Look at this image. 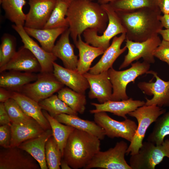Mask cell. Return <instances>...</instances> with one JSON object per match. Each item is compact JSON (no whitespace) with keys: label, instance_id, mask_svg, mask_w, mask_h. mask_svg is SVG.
I'll use <instances>...</instances> for the list:
<instances>
[{"label":"cell","instance_id":"6da1fadb","mask_svg":"<svg viewBox=\"0 0 169 169\" xmlns=\"http://www.w3.org/2000/svg\"><path fill=\"white\" fill-rule=\"evenodd\" d=\"M70 36L75 44L78 37L88 28L102 33L108 22L107 15L98 3L90 0H73L66 15Z\"/></svg>","mask_w":169,"mask_h":169},{"label":"cell","instance_id":"7a4b0ae2","mask_svg":"<svg viewBox=\"0 0 169 169\" xmlns=\"http://www.w3.org/2000/svg\"><path fill=\"white\" fill-rule=\"evenodd\" d=\"M116 12L126 30V39L144 41L158 34L159 31L163 29L159 19L161 12L158 7Z\"/></svg>","mask_w":169,"mask_h":169},{"label":"cell","instance_id":"3957f363","mask_svg":"<svg viewBox=\"0 0 169 169\" xmlns=\"http://www.w3.org/2000/svg\"><path fill=\"white\" fill-rule=\"evenodd\" d=\"M100 140L93 135L75 129L68 139L63 158L72 168H84L100 151Z\"/></svg>","mask_w":169,"mask_h":169},{"label":"cell","instance_id":"277c9868","mask_svg":"<svg viewBox=\"0 0 169 169\" xmlns=\"http://www.w3.org/2000/svg\"><path fill=\"white\" fill-rule=\"evenodd\" d=\"M166 112L165 109L155 105H144L128 114L129 116L136 119L138 125L136 132L126 151V155H132L138 152L149 127Z\"/></svg>","mask_w":169,"mask_h":169},{"label":"cell","instance_id":"5b68a950","mask_svg":"<svg viewBox=\"0 0 169 169\" xmlns=\"http://www.w3.org/2000/svg\"><path fill=\"white\" fill-rule=\"evenodd\" d=\"M129 68L122 71H117L112 67L108 70L109 78L112 85L111 100H126L129 97L126 93L128 84L134 82L139 76L146 74L150 64L144 61H137L131 64Z\"/></svg>","mask_w":169,"mask_h":169},{"label":"cell","instance_id":"8992f818","mask_svg":"<svg viewBox=\"0 0 169 169\" xmlns=\"http://www.w3.org/2000/svg\"><path fill=\"white\" fill-rule=\"evenodd\" d=\"M107 13L108 22L107 27L102 35L92 28L85 30L83 33L84 41L91 45L101 48L105 50L110 45L112 38L119 34L126 33L117 12L109 3L101 5Z\"/></svg>","mask_w":169,"mask_h":169},{"label":"cell","instance_id":"52a82bcc","mask_svg":"<svg viewBox=\"0 0 169 169\" xmlns=\"http://www.w3.org/2000/svg\"><path fill=\"white\" fill-rule=\"evenodd\" d=\"M165 157L169 159V139L159 145L147 141L137 154L131 155L129 165L132 169H154Z\"/></svg>","mask_w":169,"mask_h":169},{"label":"cell","instance_id":"ba28073f","mask_svg":"<svg viewBox=\"0 0 169 169\" xmlns=\"http://www.w3.org/2000/svg\"><path fill=\"white\" fill-rule=\"evenodd\" d=\"M128 147L125 142L121 141L106 151H100L84 169H132L125 159Z\"/></svg>","mask_w":169,"mask_h":169},{"label":"cell","instance_id":"9c48e42d","mask_svg":"<svg viewBox=\"0 0 169 169\" xmlns=\"http://www.w3.org/2000/svg\"><path fill=\"white\" fill-rule=\"evenodd\" d=\"M64 85L53 72H40L36 80L25 85L18 92L39 102L58 92Z\"/></svg>","mask_w":169,"mask_h":169},{"label":"cell","instance_id":"30bf717a","mask_svg":"<svg viewBox=\"0 0 169 169\" xmlns=\"http://www.w3.org/2000/svg\"><path fill=\"white\" fill-rule=\"evenodd\" d=\"M94 121L104 130L105 135L111 138L120 137L131 142L137 125L134 121L125 119L120 121L110 117L105 112L94 114Z\"/></svg>","mask_w":169,"mask_h":169},{"label":"cell","instance_id":"8fae6325","mask_svg":"<svg viewBox=\"0 0 169 169\" xmlns=\"http://www.w3.org/2000/svg\"><path fill=\"white\" fill-rule=\"evenodd\" d=\"M125 42L128 52L125 56L124 60L119 67V69L126 68L134 61L141 58L150 64L155 62L153 53L161 42L158 34L141 42H135L127 39H126Z\"/></svg>","mask_w":169,"mask_h":169},{"label":"cell","instance_id":"7c38bea8","mask_svg":"<svg viewBox=\"0 0 169 169\" xmlns=\"http://www.w3.org/2000/svg\"><path fill=\"white\" fill-rule=\"evenodd\" d=\"M37 161L18 146L2 147L0 151V169H39Z\"/></svg>","mask_w":169,"mask_h":169},{"label":"cell","instance_id":"4fadbf2b","mask_svg":"<svg viewBox=\"0 0 169 169\" xmlns=\"http://www.w3.org/2000/svg\"><path fill=\"white\" fill-rule=\"evenodd\" d=\"M146 74L153 75L156 78L154 82H140L138 88L145 94L153 95L152 98H146L145 105H155L159 107L169 106V81H166L161 79L154 71L149 70Z\"/></svg>","mask_w":169,"mask_h":169},{"label":"cell","instance_id":"5bb4252c","mask_svg":"<svg viewBox=\"0 0 169 169\" xmlns=\"http://www.w3.org/2000/svg\"><path fill=\"white\" fill-rule=\"evenodd\" d=\"M57 0H28L30 9L24 27L42 29L48 21Z\"/></svg>","mask_w":169,"mask_h":169},{"label":"cell","instance_id":"9a60e30c","mask_svg":"<svg viewBox=\"0 0 169 169\" xmlns=\"http://www.w3.org/2000/svg\"><path fill=\"white\" fill-rule=\"evenodd\" d=\"M12 27L20 37L23 46L29 50L37 59L41 67V72L53 73V63L57 58L52 52H49L32 39L25 31L24 26L13 24Z\"/></svg>","mask_w":169,"mask_h":169},{"label":"cell","instance_id":"2e32d148","mask_svg":"<svg viewBox=\"0 0 169 169\" xmlns=\"http://www.w3.org/2000/svg\"><path fill=\"white\" fill-rule=\"evenodd\" d=\"M107 71L96 74L89 72L83 74L90 86L89 98L91 99H96L100 104L111 100L112 85Z\"/></svg>","mask_w":169,"mask_h":169},{"label":"cell","instance_id":"e0dca14e","mask_svg":"<svg viewBox=\"0 0 169 169\" xmlns=\"http://www.w3.org/2000/svg\"><path fill=\"white\" fill-rule=\"evenodd\" d=\"M41 69L37 59L29 50L22 46L6 64L0 67V72L12 70L34 73L40 72Z\"/></svg>","mask_w":169,"mask_h":169},{"label":"cell","instance_id":"ac0fdd59","mask_svg":"<svg viewBox=\"0 0 169 169\" xmlns=\"http://www.w3.org/2000/svg\"><path fill=\"white\" fill-rule=\"evenodd\" d=\"M126 38L125 33L121 34L119 37L115 36L113 38L111 44L105 51L100 60L90 68L89 72L93 74H98L107 71L112 67L115 60L127 49L126 46L121 48L122 43Z\"/></svg>","mask_w":169,"mask_h":169},{"label":"cell","instance_id":"d6986e66","mask_svg":"<svg viewBox=\"0 0 169 169\" xmlns=\"http://www.w3.org/2000/svg\"><path fill=\"white\" fill-rule=\"evenodd\" d=\"M145 103L144 101L134 100L132 98L120 101L110 100L101 104L91 103L95 109L90 110V112L94 114L100 112H109L125 119H127V114L144 105Z\"/></svg>","mask_w":169,"mask_h":169},{"label":"cell","instance_id":"ffe728a7","mask_svg":"<svg viewBox=\"0 0 169 169\" xmlns=\"http://www.w3.org/2000/svg\"><path fill=\"white\" fill-rule=\"evenodd\" d=\"M53 73L56 78L64 85L79 93L85 94L90 88L89 83L83 74L77 70L67 69L53 63Z\"/></svg>","mask_w":169,"mask_h":169},{"label":"cell","instance_id":"44dd1931","mask_svg":"<svg viewBox=\"0 0 169 169\" xmlns=\"http://www.w3.org/2000/svg\"><path fill=\"white\" fill-rule=\"evenodd\" d=\"M70 35L68 28L61 35L52 53L62 60L65 68L77 70L78 59V56L74 54L73 46L70 43Z\"/></svg>","mask_w":169,"mask_h":169},{"label":"cell","instance_id":"7402d4cb","mask_svg":"<svg viewBox=\"0 0 169 169\" xmlns=\"http://www.w3.org/2000/svg\"><path fill=\"white\" fill-rule=\"evenodd\" d=\"M52 136L51 129H47L40 136L27 140L18 146L30 155L38 163L40 169H48L45 147L47 141Z\"/></svg>","mask_w":169,"mask_h":169},{"label":"cell","instance_id":"603a6c76","mask_svg":"<svg viewBox=\"0 0 169 169\" xmlns=\"http://www.w3.org/2000/svg\"><path fill=\"white\" fill-rule=\"evenodd\" d=\"M12 98L28 116L35 120L45 130L51 129L49 123L42 112L38 102L19 92H12Z\"/></svg>","mask_w":169,"mask_h":169},{"label":"cell","instance_id":"cb8c5ba5","mask_svg":"<svg viewBox=\"0 0 169 169\" xmlns=\"http://www.w3.org/2000/svg\"><path fill=\"white\" fill-rule=\"evenodd\" d=\"M10 126L11 146H18L22 142L40 136L45 131L34 119L25 123H11Z\"/></svg>","mask_w":169,"mask_h":169},{"label":"cell","instance_id":"d4e9b609","mask_svg":"<svg viewBox=\"0 0 169 169\" xmlns=\"http://www.w3.org/2000/svg\"><path fill=\"white\" fill-rule=\"evenodd\" d=\"M60 122L71 126L75 129L93 135L100 140L106 136L104 129L95 121L82 119L77 115L61 114L53 117Z\"/></svg>","mask_w":169,"mask_h":169},{"label":"cell","instance_id":"484cf974","mask_svg":"<svg viewBox=\"0 0 169 169\" xmlns=\"http://www.w3.org/2000/svg\"><path fill=\"white\" fill-rule=\"evenodd\" d=\"M79 50L77 71L82 74L88 72L93 61L100 55L103 54L105 50L102 48L90 45L84 42L81 35L78 37L74 44Z\"/></svg>","mask_w":169,"mask_h":169},{"label":"cell","instance_id":"4316f807","mask_svg":"<svg viewBox=\"0 0 169 169\" xmlns=\"http://www.w3.org/2000/svg\"><path fill=\"white\" fill-rule=\"evenodd\" d=\"M9 71L1 73L0 87L13 91H18L24 85L35 81L38 78V74L33 73Z\"/></svg>","mask_w":169,"mask_h":169},{"label":"cell","instance_id":"83f0119b","mask_svg":"<svg viewBox=\"0 0 169 169\" xmlns=\"http://www.w3.org/2000/svg\"><path fill=\"white\" fill-rule=\"evenodd\" d=\"M24 28L28 35L37 39L41 47L49 52H52L56 39L67 28H60L53 29H35L24 27Z\"/></svg>","mask_w":169,"mask_h":169},{"label":"cell","instance_id":"f1b7e54d","mask_svg":"<svg viewBox=\"0 0 169 169\" xmlns=\"http://www.w3.org/2000/svg\"><path fill=\"white\" fill-rule=\"evenodd\" d=\"M42 112L49 123L53 136L60 149L63 156L64 150L69 137L75 128L60 122L45 110H43Z\"/></svg>","mask_w":169,"mask_h":169},{"label":"cell","instance_id":"f546056e","mask_svg":"<svg viewBox=\"0 0 169 169\" xmlns=\"http://www.w3.org/2000/svg\"><path fill=\"white\" fill-rule=\"evenodd\" d=\"M58 96L74 111L80 114L84 112L87 103L85 94L64 87L58 92Z\"/></svg>","mask_w":169,"mask_h":169},{"label":"cell","instance_id":"4dcf8cb0","mask_svg":"<svg viewBox=\"0 0 169 169\" xmlns=\"http://www.w3.org/2000/svg\"><path fill=\"white\" fill-rule=\"evenodd\" d=\"M1 4L7 19L16 25L24 26L26 14L23 8L25 0H3Z\"/></svg>","mask_w":169,"mask_h":169},{"label":"cell","instance_id":"1f68e13d","mask_svg":"<svg viewBox=\"0 0 169 169\" xmlns=\"http://www.w3.org/2000/svg\"><path fill=\"white\" fill-rule=\"evenodd\" d=\"M69 3L63 0H57L51 14L43 28H69L68 23L65 16Z\"/></svg>","mask_w":169,"mask_h":169},{"label":"cell","instance_id":"d6a6232c","mask_svg":"<svg viewBox=\"0 0 169 169\" xmlns=\"http://www.w3.org/2000/svg\"><path fill=\"white\" fill-rule=\"evenodd\" d=\"M38 104L42 110H46L53 117L61 114L75 115L78 114L60 99L58 95H53L39 102Z\"/></svg>","mask_w":169,"mask_h":169},{"label":"cell","instance_id":"836d02e7","mask_svg":"<svg viewBox=\"0 0 169 169\" xmlns=\"http://www.w3.org/2000/svg\"><path fill=\"white\" fill-rule=\"evenodd\" d=\"M169 135V111L158 117L155 122L152 132L149 134L147 140L156 145L161 144L164 138Z\"/></svg>","mask_w":169,"mask_h":169},{"label":"cell","instance_id":"e575fe53","mask_svg":"<svg viewBox=\"0 0 169 169\" xmlns=\"http://www.w3.org/2000/svg\"><path fill=\"white\" fill-rule=\"evenodd\" d=\"M157 0H117L109 3L115 11L124 12L144 7H158Z\"/></svg>","mask_w":169,"mask_h":169},{"label":"cell","instance_id":"d590c367","mask_svg":"<svg viewBox=\"0 0 169 169\" xmlns=\"http://www.w3.org/2000/svg\"><path fill=\"white\" fill-rule=\"evenodd\" d=\"M45 159L49 169H60L63 155L54 137L47 141L45 147Z\"/></svg>","mask_w":169,"mask_h":169},{"label":"cell","instance_id":"8d00e7d4","mask_svg":"<svg viewBox=\"0 0 169 169\" xmlns=\"http://www.w3.org/2000/svg\"><path fill=\"white\" fill-rule=\"evenodd\" d=\"M16 39L14 36L5 33L1 38L0 67L6 64L16 52Z\"/></svg>","mask_w":169,"mask_h":169},{"label":"cell","instance_id":"74e56055","mask_svg":"<svg viewBox=\"0 0 169 169\" xmlns=\"http://www.w3.org/2000/svg\"><path fill=\"white\" fill-rule=\"evenodd\" d=\"M4 103L11 123H25L34 120L24 112L18 104L13 98L8 99Z\"/></svg>","mask_w":169,"mask_h":169},{"label":"cell","instance_id":"f35d334b","mask_svg":"<svg viewBox=\"0 0 169 169\" xmlns=\"http://www.w3.org/2000/svg\"><path fill=\"white\" fill-rule=\"evenodd\" d=\"M153 55L169 65V41L163 39L154 51Z\"/></svg>","mask_w":169,"mask_h":169},{"label":"cell","instance_id":"ab89813d","mask_svg":"<svg viewBox=\"0 0 169 169\" xmlns=\"http://www.w3.org/2000/svg\"><path fill=\"white\" fill-rule=\"evenodd\" d=\"M11 126L8 125H0V146L2 147L8 148L11 146Z\"/></svg>","mask_w":169,"mask_h":169},{"label":"cell","instance_id":"60d3db41","mask_svg":"<svg viewBox=\"0 0 169 169\" xmlns=\"http://www.w3.org/2000/svg\"><path fill=\"white\" fill-rule=\"evenodd\" d=\"M10 119L5 109L4 103H0V125H11Z\"/></svg>","mask_w":169,"mask_h":169},{"label":"cell","instance_id":"b9f144b4","mask_svg":"<svg viewBox=\"0 0 169 169\" xmlns=\"http://www.w3.org/2000/svg\"><path fill=\"white\" fill-rule=\"evenodd\" d=\"M157 4L163 14H169V0H158Z\"/></svg>","mask_w":169,"mask_h":169},{"label":"cell","instance_id":"7bdbcfd3","mask_svg":"<svg viewBox=\"0 0 169 169\" xmlns=\"http://www.w3.org/2000/svg\"><path fill=\"white\" fill-rule=\"evenodd\" d=\"M12 91L5 88L0 87V102L4 103L8 99L12 98Z\"/></svg>","mask_w":169,"mask_h":169},{"label":"cell","instance_id":"ee69618b","mask_svg":"<svg viewBox=\"0 0 169 169\" xmlns=\"http://www.w3.org/2000/svg\"><path fill=\"white\" fill-rule=\"evenodd\" d=\"M159 19L163 27L166 29L169 28V14L161 15L159 17Z\"/></svg>","mask_w":169,"mask_h":169},{"label":"cell","instance_id":"f6af8a7d","mask_svg":"<svg viewBox=\"0 0 169 169\" xmlns=\"http://www.w3.org/2000/svg\"><path fill=\"white\" fill-rule=\"evenodd\" d=\"M159 34L161 35L163 39L169 41V28L161 30L158 32Z\"/></svg>","mask_w":169,"mask_h":169},{"label":"cell","instance_id":"bcb514c9","mask_svg":"<svg viewBox=\"0 0 169 169\" xmlns=\"http://www.w3.org/2000/svg\"><path fill=\"white\" fill-rule=\"evenodd\" d=\"M60 166L62 169H72L68 163L63 158L61 161Z\"/></svg>","mask_w":169,"mask_h":169},{"label":"cell","instance_id":"7dc6e473","mask_svg":"<svg viewBox=\"0 0 169 169\" xmlns=\"http://www.w3.org/2000/svg\"><path fill=\"white\" fill-rule=\"evenodd\" d=\"M117 0H97L98 3L100 5L109 3Z\"/></svg>","mask_w":169,"mask_h":169},{"label":"cell","instance_id":"c3c4849f","mask_svg":"<svg viewBox=\"0 0 169 169\" xmlns=\"http://www.w3.org/2000/svg\"><path fill=\"white\" fill-rule=\"evenodd\" d=\"M64 1H65L66 2H67L69 3H70L72 1H73V0H63Z\"/></svg>","mask_w":169,"mask_h":169},{"label":"cell","instance_id":"681fc988","mask_svg":"<svg viewBox=\"0 0 169 169\" xmlns=\"http://www.w3.org/2000/svg\"><path fill=\"white\" fill-rule=\"evenodd\" d=\"M3 0H0V4L2 2V1H3Z\"/></svg>","mask_w":169,"mask_h":169},{"label":"cell","instance_id":"f907efd6","mask_svg":"<svg viewBox=\"0 0 169 169\" xmlns=\"http://www.w3.org/2000/svg\"><path fill=\"white\" fill-rule=\"evenodd\" d=\"M90 0L92 1H94V0Z\"/></svg>","mask_w":169,"mask_h":169}]
</instances>
